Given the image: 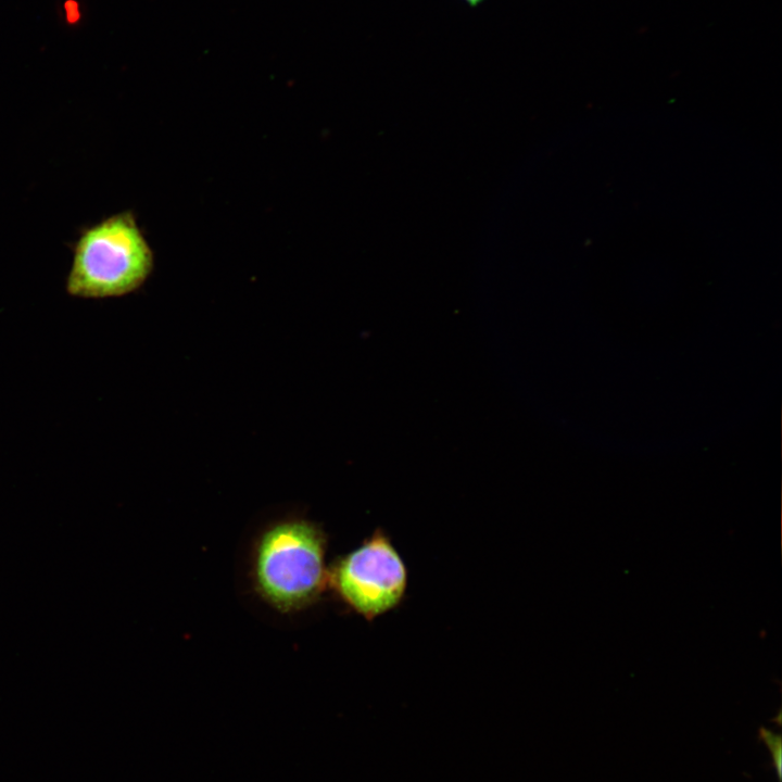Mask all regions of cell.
I'll use <instances>...</instances> for the list:
<instances>
[{
  "label": "cell",
  "instance_id": "6da1fadb",
  "mask_svg": "<svg viewBox=\"0 0 782 782\" xmlns=\"http://www.w3.org/2000/svg\"><path fill=\"white\" fill-rule=\"evenodd\" d=\"M152 267V250L135 216L123 212L79 234L65 288L85 299L121 297L139 288Z\"/></svg>",
  "mask_w": 782,
  "mask_h": 782
},
{
  "label": "cell",
  "instance_id": "7a4b0ae2",
  "mask_svg": "<svg viewBox=\"0 0 782 782\" xmlns=\"http://www.w3.org/2000/svg\"><path fill=\"white\" fill-rule=\"evenodd\" d=\"M326 539L313 522L302 519L273 525L258 539L253 560L257 592L280 611L311 605L328 582Z\"/></svg>",
  "mask_w": 782,
  "mask_h": 782
},
{
  "label": "cell",
  "instance_id": "3957f363",
  "mask_svg": "<svg viewBox=\"0 0 782 782\" xmlns=\"http://www.w3.org/2000/svg\"><path fill=\"white\" fill-rule=\"evenodd\" d=\"M338 597L365 619L395 608L407 588V569L390 538L375 530L357 548L340 557L328 571Z\"/></svg>",
  "mask_w": 782,
  "mask_h": 782
},
{
  "label": "cell",
  "instance_id": "277c9868",
  "mask_svg": "<svg viewBox=\"0 0 782 782\" xmlns=\"http://www.w3.org/2000/svg\"><path fill=\"white\" fill-rule=\"evenodd\" d=\"M759 740L765 743V745L768 747L772 764L775 769L779 781H781V773H782V737L780 734L771 732L768 729L760 728L759 729Z\"/></svg>",
  "mask_w": 782,
  "mask_h": 782
},
{
  "label": "cell",
  "instance_id": "5b68a950",
  "mask_svg": "<svg viewBox=\"0 0 782 782\" xmlns=\"http://www.w3.org/2000/svg\"><path fill=\"white\" fill-rule=\"evenodd\" d=\"M65 20L67 24L74 25L79 22L81 12L76 0H66L64 3Z\"/></svg>",
  "mask_w": 782,
  "mask_h": 782
},
{
  "label": "cell",
  "instance_id": "8992f818",
  "mask_svg": "<svg viewBox=\"0 0 782 782\" xmlns=\"http://www.w3.org/2000/svg\"><path fill=\"white\" fill-rule=\"evenodd\" d=\"M471 9L480 7L487 0H463Z\"/></svg>",
  "mask_w": 782,
  "mask_h": 782
}]
</instances>
